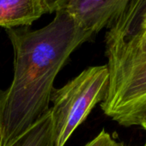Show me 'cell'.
<instances>
[{"instance_id":"obj_1","label":"cell","mask_w":146,"mask_h":146,"mask_svg":"<svg viewBox=\"0 0 146 146\" xmlns=\"http://www.w3.org/2000/svg\"><path fill=\"white\" fill-rule=\"evenodd\" d=\"M5 30L14 52V74L11 85L0 89V146H7L49 109L59 70L73 52L93 38L63 8L41 29Z\"/></svg>"},{"instance_id":"obj_2","label":"cell","mask_w":146,"mask_h":146,"mask_svg":"<svg viewBox=\"0 0 146 146\" xmlns=\"http://www.w3.org/2000/svg\"><path fill=\"white\" fill-rule=\"evenodd\" d=\"M105 44L109 78L101 108L119 123L146 101V29Z\"/></svg>"},{"instance_id":"obj_3","label":"cell","mask_w":146,"mask_h":146,"mask_svg":"<svg viewBox=\"0 0 146 146\" xmlns=\"http://www.w3.org/2000/svg\"><path fill=\"white\" fill-rule=\"evenodd\" d=\"M107 65L91 66L51 95L55 146H64L75 130L102 102L108 86Z\"/></svg>"},{"instance_id":"obj_4","label":"cell","mask_w":146,"mask_h":146,"mask_svg":"<svg viewBox=\"0 0 146 146\" xmlns=\"http://www.w3.org/2000/svg\"><path fill=\"white\" fill-rule=\"evenodd\" d=\"M129 0H66L61 8L75 17L92 37L108 28Z\"/></svg>"},{"instance_id":"obj_5","label":"cell","mask_w":146,"mask_h":146,"mask_svg":"<svg viewBox=\"0 0 146 146\" xmlns=\"http://www.w3.org/2000/svg\"><path fill=\"white\" fill-rule=\"evenodd\" d=\"M44 13L42 0H0V27H29Z\"/></svg>"},{"instance_id":"obj_6","label":"cell","mask_w":146,"mask_h":146,"mask_svg":"<svg viewBox=\"0 0 146 146\" xmlns=\"http://www.w3.org/2000/svg\"><path fill=\"white\" fill-rule=\"evenodd\" d=\"M146 18V0H129L107 28L105 40L119 39L136 33Z\"/></svg>"},{"instance_id":"obj_7","label":"cell","mask_w":146,"mask_h":146,"mask_svg":"<svg viewBox=\"0 0 146 146\" xmlns=\"http://www.w3.org/2000/svg\"><path fill=\"white\" fill-rule=\"evenodd\" d=\"M7 146H55L51 108Z\"/></svg>"},{"instance_id":"obj_8","label":"cell","mask_w":146,"mask_h":146,"mask_svg":"<svg viewBox=\"0 0 146 146\" xmlns=\"http://www.w3.org/2000/svg\"><path fill=\"white\" fill-rule=\"evenodd\" d=\"M119 124L124 126L139 125L146 131V101L125 116Z\"/></svg>"},{"instance_id":"obj_9","label":"cell","mask_w":146,"mask_h":146,"mask_svg":"<svg viewBox=\"0 0 146 146\" xmlns=\"http://www.w3.org/2000/svg\"><path fill=\"white\" fill-rule=\"evenodd\" d=\"M108 132L102 130L95 138L86 143L84 146H121Z\"/></svg>"},{"instance_id":"obj_10","label":"cell","mask_w":146,"mask_h":146,"mask_svg":"<svg viewBox=\"0 0 146 146\" xmlns=\"http://www.w3.org/2000/svg\"><path fill=\"white\" fill-rule=\"evenodd\" d=\"M66 0H42V5L45 13L56 12L62 7Z\"/></svg>"},{"instance_id":"obj_11","label":"cell","mask_w":146,"mask_h":146,"mask_svg":"<svg viewBox=\"0 0 146 146\" xmlns=\"http://www.w3.org/2000/svg\"><path fill=\"white\" fill-rule=\"evenodd\" d=\"M146 29V18L144 19V21L143 22L141 27L139 28V29ZM139 29H138V30H139ZM138 30H137V31H138Z\"/></svg>"},{"instance_id":"obj_12","label":"cell","mask_w":146,"mask_h":146,"mask_svg":"<svg viewBox=\"0 0 146 146\" xmlns=\"http://www.w3.org/2000/svg\"><path fill=\"white\" fill-rule=\"evenodd\" d=\"M143 146H146V141H145V143H144V144H143Z\"/></svg>"}]
</instances>
